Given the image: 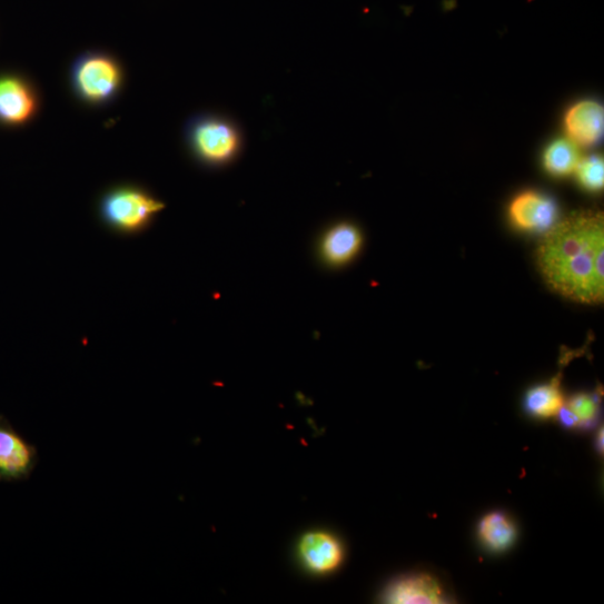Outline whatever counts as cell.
Returning <instances> with one entry per match:
<instances>
[{
  "label": "cell",
  "instance_id": "1",
  "mask_svg": "<svg viewBox=\"0 0 604 604\" xmlns=\"http://www.w3.org/2000/svg\"><path fill=\"white\" fill-rule=\"evenodd\" d=\"M604 219L575 212L546 231L537 249L538 269L556 294L580 304L604 301Z\"/></svg>",
  "mask_w": 604,
  "mask_h": 604
},
{
  "label": "cell",
  "instance_id": "2",
  "mask_svg": "<svg viewBox=\"0 0 604 604\" xmlns=\"http://www.w3.org/2000/svg\"><path fill=\"white\" fill-rule=\"evenodd\" d=\"M188 138L198 158L210 165L232 161L242 148V135L231 121L220 117H204L192 122Z\"/></svg>",
  "mask_w": 604,
  "mask_h": 604
},
{
  "label": "cell",
  "instance_id": "3",
  "mask_svg": "<svg viewBox=\"0 0 604 604\" xmlns=\"http://www.w3.org/2000/svg\"><path fill=\"white\" fill-rule=\"evenodd\" d=\"M165 206L150 195L135 188H119L102 201V215L113 229L132 234L142 230Z\"/></svg>",
  "mask_w": 604,
  "mask_h": 604
},
{
  "label": "cell",
  "instance_id": "4",
  "mask_svg": "<svg viewBox=\"0 0 604 604\" xmlns=\"http://www.w3.org/2000/svg\"><path fill=\"white\" fill-rule=\"evenodd\" d=\"M73 85L79 96L91 103H103L118 92L122 75L115 60L103 55H89L76 63Z\"/></svg>",
  "mask_w": 604,
  "mask_h": 604
},
{
  "label": "cell",
  "instance_id": "5",
  "mask_svg": "<svg viewBox=\"0 0 604 604\" xmlns=\"http://www.w3.org/2000/svg\"><path fill=\"white\" fill-rule=\"evenodd\" d=\"M39 464V453L11 423L0 416V483L28 481Z\"/></svg>",
  "mask_w": 604,
  "mask_h": 604
},
{
  "label": "cell",
  "instance_id": "6",
  "mask_svg": "<svg viewBox=\"0 0 604 604\" xmlns=\"http://www.w3.org/2000/svg\"><path fill=\"white\" fill-rule=\"evenodd\" d=\"M384 602L395 604H442L449 596L437 578L429 574L402 576L392 582L384 592Z\"/></svg>",
  "mask_w": 604,
  "mask_h": 604
},
{
  "label": "cell",
  "instance_id": "7",
  "mask_svg": "<svg viewBox=\"0 0 604 604\" xmlns=\"http://www.w3.org/2000/svg\"><path fill=\"white\" fill-rule=\"evenodd\" d=\"M512 222L524 231H547L557 221L558 211L555 201L536 191L518 195L511 205Z\"/></svg>",
  "mask_w": 604,
  "mask_h": 604
},
{
  "label": "cell",
  "instance_id": "8",
  "mask_svg": "<svg viewBox=\"0 0 604 604\" xmlns=\"http://www.w3.org/2000/svg\"><path fill=\"white\" fill-rule=\"evenodd\" d=\"M298 554L304 566L316 574L336 571L344 558L340 542L327 532H310L304 535L298 545Z\"/></svg>",
  "mask_w": 604,
  "mask_h": 604
},
{
  "label": "cell",
  "instance_id": "9",
  "mask_svg": "<svg viewBox=\"0 0 604 604\" xmlns=\"http://www.w3.org/2000/svg\"><path fill=\"white\" fill-rule=\"evenodd\" d=\"M564 128L568 139L577 146L590 147L598 143L604 129L602 105L594 100L573 105L565 113Z\"/></svg>",
  "mask_w": 604,
  "mask_h": 604
},
{
  "label": "cell",
  "instance_id": "10",
  "mask_svg": "<svg viewBox=\"0 0 604 604\" xmlns=\"http://www.w3.org/2000/svg\"><path fill=\"white\" fill-rule=\"evenodd\" d=\"M36 110L37 98L23 80L0 78V121L21 125L30 120Z\"/></svg>",
  "mask_w": 604,
  "mask_h": 604
},
{
  "label": "cell",
  "instance_id": "11",
  "mask_svg": "<svg viewBox=\"0 0 604 604\" xmlns=\"http://www.w3.org/2000/svg\"><path fill=\"white\" fill-rule=\"evenodd\" d=\"M362 242V235L355 226L350 224L336 225L321 239V258L329 266H344L358 254Z\"/></svg>",
  "mask_w": 604,
  "mask_h": 604
},
{
  "label": "cell",
  "instance_id": "12",
  "mask_svg": "<svg viewBox=\"0 0 604 604\" xmlns=\"http://www.w3.org/2000/svg\"><path fill=\"white\" fill-rule=\"evenodd\" d=\"M563 406L564 397L557 378L529 389L525 398L526 412L538 419L557 416Z\"/></svg>",
  "mask_w": 604,
  "mask_h": 604
},
{
  "label": "cell",
  "instance_id": "13",
  "mask_svg": "<svg viewBox=\"0 0 604 604\" xmlns=\"http://www.w3.org/2000/svg\"><path fill=\"white\" fill-rule=\"evenodd\" d=\"M478 534L487 548L493 552H504L515 542L517 531L504 513L495 512L483 518Z\"/></svg>",
  "mask_w": 604,
  "mask_h": 604
},
{
  "label": "cell",
  "instance_id": "14",
  "mask_svg": "<svg viewBox=\"0 0 604 604\" xmlns=\"http://www.w3.org/2000/svg\"><path fill=\"white\" fill-rule=\"evenodd\" d=\"M581 154L578 146L568 138L552 141L543 154V166L556 177H564L575 171Z\"/></svg>",
  "mask_w": 604,
  "mask_h": 604
},
{
  "label": "cell",
  "instance_id": "15",
  "mask_svg": "<svg viewBox=\"0 0 604 604\" xmlns=\"http://www.w3.org/2000/svg\"><path fill=\"white\" fill-rule=\"evenodd\" d=\"M566 407L578 422V429H591L598 420V399L594 395L578 393L570 398Z\"/></svg>",
  "mask_w": 604,
  "mask_h": 604
},
{
  "label": "cell",
  "instance_id": "16",
  "mask_svg": "<svg viewBox=\"0 0 604 604\" xmlns=\"http://www.w3.org/2000/svg\"><path fill=\"white\" fill-rule=\"evenodd\" d=\"M580 184L590 191H598L604 185V162L600 156L581 159L575 169Z\"/></svg>",
  "mask_w": 604,
  "mask_h": 604
},
{
  "label": "cell",
  "instance_id": "17",
  "mask_svg": "<svg viewBox=\"0 0 604 604\" xmlns=\"http://www.w3.org/2000/svg\"><path fill=\"white\" fill-rule=\"evenodd\" d=\"M561 424L566 429H576L578 428V422L576 417L573 415V413L566 407L563 406L560 413L557 414Z\"/></svg>",
  "mask_w": 604,
  "mask_h": 604
},
{
  "label": "cell",
  "instance_id": "18",
  "mask_svg": "<svg viewBox=\"0 0 604 604\" xmlns=\"http://www.w3.org/2000/svg\"><path fill=\"white\" fill-rule=\"evenodd\" d=\"M597 449L603 450V432L601 430L598 437H597V445H596Z\"/></svg>",
  "mask_w": 604,
  "mask_h": 604
}]
</instances>
